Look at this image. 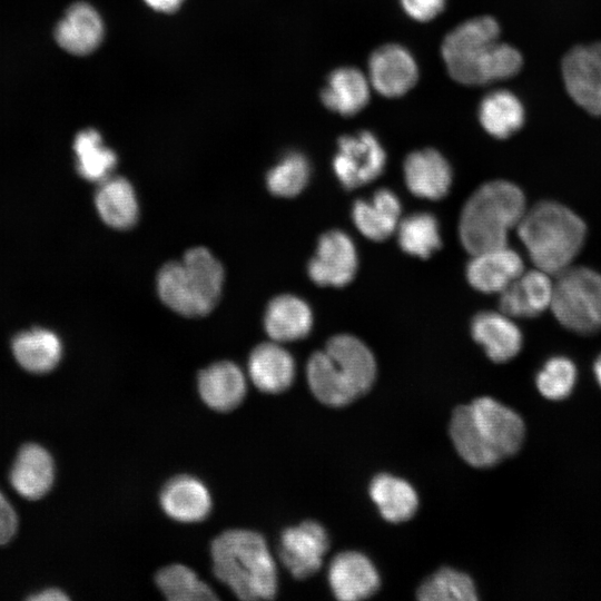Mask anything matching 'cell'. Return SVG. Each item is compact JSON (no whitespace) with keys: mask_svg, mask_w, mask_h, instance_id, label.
<instances>
[{"mask_svg":"<svg viewBox=\"0 0 601 601\" xmlns=\"http://www.w3.org/2000/svg\"><path fill=\"white\" fill-rule=\"evenodd\" d=\"M328 583L336 599L356 601L377 592L381 580L373 562L357 551L336 554L328 566Z\"/></svg>","mask_w":601,"mask_h":601,"instance_id":"14","label":"cell"},{"mask_svg":"<svg viewBox=\"0 0 601 601\" xmlns=\"http://www.w3.org/2000/svg\"><path fill=\"white\" fill-rule=\"evenodd\" d=\"M328 549L326 529L317 521L308 520L283 531L279 559L295 579H306L321 569Z\"/></svg>","mask_w":601,"mask_h":601,"instance_id":"11","label":"cell"},{"mask_svg":"<svg viewBox=\"0 0 601 601\" xmlns=\"http://www.w3.org/2000/svg\"><path fill=\"white\" fill-rule=\"evenodd\" d=\"M404 177L412 194L436 200L447 194L452 183V170L439 151L427 148L406 157Z\"/></svg>","mask_w":601,"mask_h":601,"instance_id":"19","label":"cell"},{"mask_svg":"<svg viewBox=\"0 0 601 601\" xmlns=\"http://www.w3.org/2000/svg\"><path fill=\"white\" fill-rule=\"evenodd\" d=\"M525 112L521 100L511 91L499 89L487 93L479 106V120L494 138L505 139L520 130Z\"/></svg>","mask_w":601,"mask_h":601,"instance_id":"29","label":"cell"},{"mask_svg":"<svg viewBox=\"0 0 601 601\" xmlns=\"http://www.w3.org/2000/svg\"><path fill=\"white\" fill-rule=\"evenodd\" d=\"M554 293L552 275L534 268L520 277L500 294V312L511 318H531L550 308Z\"/></svg>","mask_w":601,"mask_h":601,"instance_id":"15","label":"cell"},{"mask_svg":"<svg viewBox=\"0 0 601 601\" xmlns=\"http://www.w3.org/2000/svg\"><path fill=\"white\" fill-rule=\"evenodd\" d=\"M160 505L176 521L198 522L209 514L211 497L201 481L190 475H179L164 486Z\"/></svg>","mask_w":601,"mask_h":601,"instance_id":"23","label":"cell"},{"mask_svg":"<svg viewBox=\"0 0 601 601\" xmlns=\"http://www.w3.org/2000/svg\"><path fill=\"white\" fill-rule=\"evenodd\" d=\"M58 45L66 51L83 56L98 48L104 38V22L90 4H72L55 30Z\"/></svg>","mask_w":601,"mask_h":601,"instance_id":"21","label":"cell"},{"mask_svg":"<svg viewBox=\"0 0 601 601\" xmlns=\"http://www.w3.org/2000/svg\"><path fill=\"white\" fill-rule=\"evenodd\" d=\"M224 268L205 247L188 249L180 260L165 264L157 275V292L174 312L198 317L210 313L221 294Z\"/></svg>","mask_w":601,"mask_h":601,"instance_id":"7","label":"cell"},{"mask_svg":"<svg viewBox=\"0 0 601 601\" xmlns=\"http://www.w3.org/2000/svg\"><path fill=\"white\" fill-rule=\"evenodd\" d=\"M12 352L24 370L42 374L52 371L58 365L62 345L59 337L51 331L33 328L13 338Z\"/></svg>","mask_w":601,"mask_h":601,"instance_id":"30","label":"cell"},{"mask_svg":"<svg viewBox=\"0 0 601 601\" xmlns=\"http://www.w3.org/2000/svg\"><path fill=\"white\" fill-rule=\"evenodd\" d=\"M306 375L313 395L324 405L341 407L366 394L376 378V362L358 338L333 336L308 359Z\"/></svg>","mask_w":601,"mask_h":601,"instance_id":"3","label":"cell"},{"mask_svg":"<svg viewBox=\"0 0 601 601\" xmlns=\"http://www.w3.org/2000/svg\"><path fill=\"white\" fill-rule=\"evenodd\" d=\"M396 230L401 248L410 255L426 258L441 246L437 220L428 213L406 216Z\"/></svg>","mask_w":601,"mask_h":601,"instance_id":"32","label":"cell"},{"mask_svg":"<svg viewBox=\"0 0 601 601\" xmlns=\"http://www.w3.org/2000/svg\"><path fill=\"white\" fill-rule=\"evenodd\" d=\"M422 601H475L473 580L461 571L441 568L425 579L416 591Z\"/></svg>","mask_w":601,"mask_h":601,"instance_id":"33","label":"cell"},{"mask_svg":"<svg viewBox=\"0 0 601 601\" xmlns=\"http://www.w3.org/2000/svg\"><path fill=\"white\" fill-rule=\"evenodd\" d=\"M73 149L77 157V170L89 181L101 183L116 167V154L104 145L96 129L80 131L75 138Z\"/></svg>","mask_w":601,"mask_h":601,"instance_id":"31","label":"cell"},{"mask_svg":"<svg viewBox=\"0 0 601 601\" xmlns=\"http://www.w3.org/2000/svg\"><path fill=\"white\" fill-rule=\"evenodd\" d=\"M28 599L32 601H62V600H68L69 598L60 589L47 588L29 595Z\"/></svg>","mask_w":601,"mask_h":601,"instance_id":"39","label":"cell"},{"mask_svg":"<svg viewBox=\"0 0 601 601\" xmlns=\"http://www.w3.org/2000/svg\"><path fill=\"white\" fill-rule=\"evenodd\" d=\"M401 215V203L397 196L387 188L378 189L368 200L354 203L352 217L356 228L372 240H383L397 228Z\"/></svg>","mask_w":601,"mask_h":601,"instance_id":"25","label":"cell"},{"mask_svg":"<svg viewBox=\"0 0 601 601\" xmlns=\"http://www.w3.org/2000/svg\"><path fill=\"white\" fill-rule=\"evenodd\" d=\"M466 277L482 293H501L524 272L519 253L508 245L472 255Z\"/></svg>","mask_w":601,"mask_h":601,"instance_id":"16","label":"cell"},{"mask_svg":"<svg viewBox=\"0 0 601 601\" xmlns=\"http://www.w3.org/2000/svg\"><path fill=\"white\" fill-rule=\"evenodd\" d=\"M357 269V253L352 239L341 230L323 234L314 257L308 263V275L319 286L342 287Z\"/></svg>","mask_w":601,"mask_h":601,"instance_id":"12","label":"cell"},{"mask_svg":"<svg viewBox=\"0 0 601 601\" xmlns=\"http://www.w3.org/2000/svg\"><path fill=\"white\" fill-rule=\"evenodd\" d=\"M471 334L495 363L515 357L523 345V335L512 318L502 312H481L471 323Z\"/></svg>","mask_w":601,"mask_h":601,"instance_id":"17","label":"cell"},{"mask_svg":"<svg viewBox=\"0 0 601 601\" xmlns=\"http://www.w3.org/2000/svg\"><path fill=\"white\" fill-rule=\"evenodd\" d=\"M523 190L508 180H492L480 186L466 200L460 217L459 233L472 255L508 245V236L526 211Z\"/></svg>","mask_w":601,"mask_h":601,"instance_id":"6","label":"cell"},{"mask_svg":"<svg viewBox=\"0 0 601 601\" xmlns=\"http://www.w3.org/2000/svg\"><path fill=\"white\" fill-rule=\"evenodd\" d=\"M450 436L467 464L486 469L521 449L525 426L516 412L492 397L482 396L453 411Z\"/></svg>","mask_w":601,"mask_h":601,"instance_id":"1","label":"cell"},{"mask_svg":"<svg viewBox=\"0 0 601 601\" xmlns=\"http://www.w3.org/2000/svg\"><path fill=\"white\" fill-rule=\"evenodd\" d=\"M418 78V68L411 52L396 43L377 48L368 61V80L381 95L395 98L411 90Z\"/></svg>","mask_w":601,"mask_h":601,"instance_id":"13","label":"cell"},{"mask_svg":"<svg viewBox=\"0 0 601 601\" xmlns=\"http://www.w3.org/2000/svg\"><path fill=\"white\" fill-rule=\"evenodd\" d=\"M550 309L566 329L590 335L601 331V274L570 266L555 275Z\"/></svg>","mask_w":601,"mask_h":601,"instance_id":"8","label":"cell"},{"mask_svg":"<svg viewBox=\"0 0 601 601\" xmlns=\"http://www.w3.org/2000/svg\"><path fill=\"white\" fill-rule=\"evenodd\" d=\"M100 218L116 229H128L138 219V201L131 184L122 177L102 180L95 195Z\"/></svg>","mask_w":601,"mask_h":601,"instance_id":"28","label":"cell"},{"mask_svg":"<svg viewBox=\"0 0 601 601\" xmlns=\"http://www.w3.org/2000/svg\"><path fill=\"white\" fill-rule=\"evenodd\" d=\"M156 583L164 595L173 601L216 600L210 587L198 579L186 565L171 564L156 574Z\"/></svg>","mask_w":601,"mask_h":601,"instance_id":"34","label":"cell"},{"mask_svg":"<svg viewBox=\"0 0 601 601\" xmlns=\"http://www.w3.org/2000/svg\"><path fill=\"white\" fill-rule=\"evenodd\" d=\"M577 381V367L565 356L549 358L535 377L538 391L548 400L560 401L568 397Z\"/></svg>","mask_w":601,"mask_h":601,"instance_id":"36","label":"cell"},{"mask_svg":"<svg viewBox=\"0 0 601 601\" xmlns=\"http://www.w3.org/2000/svg\"><path fill=\"white\" fill-rule=\"evenodd\" d=\"M53 480L55 463L50 453L36 443L22 445L9 473L16 492L28 500H38L49 492Z\"/></svg>","mask_w":601,"mask_h":601,"instance_id":"18","label":"cell"},{"mask_svg":"<svg viewBox=\"0 0 601 601\" xmlns=\"http://www.w3.org/2000/svg\"><path fill=\"white\" fill-rule=\"evenodd\" d=\"M516 233L534 267L555 276L570 267L582 249L587 226L563 204L543 200L526 209Z\"/></svg>","mask_w":601,"mask_h":601,"instance_id":"5","label":"cell"},{"mask_svg":"<svg viewBox=\"0 0 601 601\" xmlns=\"http://www.w3.org/2000/svg\"><path fill=\"white\" fill-rule=\"evenodd\" d=\"M400 2L412 19L426 22L442 12L446 0H400Z\"/></svg>","mask_w":601,"mask_h":601,"instance_id":"37","label":"cell"},{"mask_svg":"<svg viewBox=\"0 0 601 601\" xmlns=\"http://www.w3.org/2000/svg\"><path fill=\"white\" fill-rule=\"evenodd\" d=\"M593 372L595 380L601 387V354L597 357L594 364H593Z\"/></svg>","mask_w":601,"mask_h":601,"instance_id":"41","label":"cell"},{"mask_svg":"<svg viewBox=\"0 0 601 601\" xmlns=\"http://www.w3.org/2000/svg\"><path fill=\"white\" fill-rule=\"evenodd\" d=\"M18 530L17 513L0 491V545L9 543Z\"/></svg>","mask_w":601,"mask_h":601,"instance_id":"38","label":"cell"},{"mask_svg":"<svg viewBox=\"0 0 601 601\" xmlns=\"http://www.w3.org/2000/svg\"><path fill=\"white\" fill-rule=\"evenodd\" d=\"M154 10L160 12L176 11L184 0H144Z\"/></svg>","mask_w":601,"mask_h":601,"instance_id":"40","label":"cell"},{"mask_svg":"<svg viewBox=\"0 0 601 601\" xmlns=\"http://www.w3.org/2000/svg\"><path fill=\"white\" fill-rule=\"evenodd\" d=\"M264 325L274 342L297 341L307 336L312 328V311L307 303L297 296L279 295L267 305Z\"/></svg>","mask_w":601,"mask_h":601,"instance_id":"24","label":"cell"},{"mask_svg":"<svg viewBox=\"0 0 601 601\" xmlns=\"http://www.w3.org/2000/svg\"><path fill=\"white\" fill-rule=\"evenodd\" d=\"M248 374L259 391L270 394L280 393L294 381L295 362L280 343H262L249 355Z\"/></svg>","mask_w":601,"mask_h":601,"instance_id":"20","label":"cell"},{"mask_svg":"<svg viewBox=\"0 0 601 601\" xmlns=\"http://www.w3.org/2000/svg\"><path fill=\"white\" fill-rule=\"evenodd\" d=\"M197 382L203 401L220 412L238 406L247 390L244 373L229 361L216 362L204 368Z\"/></svg>","mask_w":601,"mask_h":601,"instance_id":"22","label":"cell"},{"mask_svg":"<svg viewBox=\"0 0 601 601\" xmlns=\"http://www.w3.org/2000/svg\"><path fill=\"white\" fill-rule=\"evenodd\" d=\"M311 166L307 158L297 151L285 155L266 176L268 190L279 197H294L307 185Z\"/></svg>","mask_w":601,"mask_h":601,"instance_id":"35","label":"cell"},{"mask_svg":"<svg viewBox=\"0 0 601 601\" xmlns=\"http://www.w3.org/2000/svg\"><path fill=\"white\" fill-rule=\"evenodd\" d=\"M370 80L354 67L335 69L321 92L322 102L331 111L352 116L370 100Z\"/></svg>","mask_w":601,"mask_h":601,"instance_id":"26","label":"cell"},{"mask_svg":"<svg viewBox=\"0 0 601 601\" xmlns=\"http://www.w3.org/2000/svg\"><path fill=\"white\" fill-rule=\"evenodd\" d=\"M561 69L572 100L589 114L601 116V41L571 48Z\"/></svg>","mask_w":601,"mask_h":601,"instance_id":"10","label":"cell"},{"mask_svg":"<svg viewBox=\"0 0 601 601\" xmlns=\"http://www.w3.org/2000/svg\"><path fill=\"white\" fill-rule=\"evenodd\" d=\"M385 164V151L372 132L361 131L338 139L333 169L346 189L373 181L383 173Z\"/></svg>","mask_w":601,"mask_h":601,"instance_id":"9","label":"cell"},{"mask_svg":"<svg viewBox=\"0 0 601 601\" xmlns=\"http://www.w3.org/2000/svg\"><path fill=\"white\" fill-rule=\"evenodd\" d=\"M368 492L382 518L391 523L408 521L418 506L414 487L404 479L388 473L374 476Z\"/></svg>","mask_w":601,"mask_h":601,"instance_id":"27","label":"cell"},{"mask_svg":"<svg viewBox=\"0 0 601 601\" xmlns=\"http://www.w3.org/2000/svg\"><path fill=\"white\" fill-rule=\"evenodd\" d=\"M500 26L489 16L470 19L447 33L442 57L449 75L467 86L485 85L515 76L516 49L499 41Z\"/></svg>","mask_w":601,"mask_h":601,"instance_id":"2","label":"cell"},{"mask_svg":"<svg viewBox=\"0 0 601 601\" xmlns=\"http://www.w3.org/2000/svg\"><path fill=\"white\" fill-rule=\"evenodd\" d=\"M213 571L243 600H268L277 593L276 563L264 536L228 530L211 542Z\"/></svg>","mask_w":601,"mask_h":601,"instance_id":"4","label":"cell"}]
</instances>
